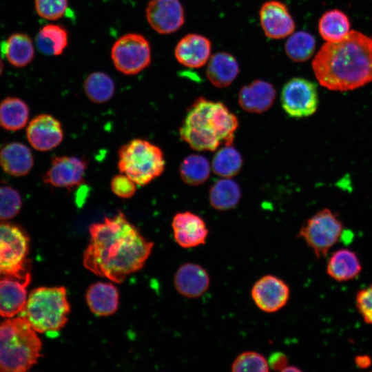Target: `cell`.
Masks as SVG:
<instances>
[{
  "label": "cell",
  "mask_w": 372,
  "mask_h": 372,
  "mask_svg": "<svg viewBox=\"0 0 372 372\" xmlns=\"http://www.w3.org/2000/svg\"><path fill=\"white\" fill-rule=\"evenodd\" d=\"M90 242L83 258L84 267L114 282H122L141 269L154 247L120 211L89 228Z\"/></svg>",
  "instance_id": "1"
},
{
  "label": "cell",
  "mask_w": 372,
  "mask_h": 372,
  "mask_svg": "<svg viewBox=\"0 0 372 372\" xmlns=\"http://www.w3.org/2000/svg\"><path fill=\"white\" fill-rule=\"evenodd\" d=\"M319 83L334 91L353 90L372 81V38L355 30L327 42L312 61Z\"/></svg>",
  "instance_id": "2"
},
{
  "label": "cell",
  "mask_w": 372,
  "mask_h": 372,
  "mask_svg": "<svg viewBox=\"0 0 372 372\" xmlns=\"http://www.w3.org/2000/svg\"><path fill=\"white\" fill-rule=\"evenodd\" d=\"M238 126L236 116L223 103L198 98L180 127V138L198 151H215L224 142L232 145Z\"/></svg>",
  "instance_id": "3"
},
{
  "label": "cell",
  "mask_w": 372,
  "mask_h": 372,
  "mask_svg": "<svg viewBox=\"0 0 372 372\" xmlns=\"http://www.w3.org/2000/svg\"><path fill=\"white\" fill-rule=\"evenodd\" d=\"M41 342L23 316L0 323V371L24 372L41 356Z\"/></svg>",
  "instance_id": "4"
},
{
  "label": "cell",
  "mask_w": 372,
  "mask_h": 372,
  "mask_svg": "<svg viewBox=\"0 0 372 372\" xmlns=\"http://www.w3.org/2000/svg\"><path fill=\"white\" fill-rule=\"evenodd\" d=\"M70 311L63 287H41L30 293L22 315L38 333L59 332L67 323Z\"/></svg>",
  "instance_id": "5"
},
{
  "label": "cell",
  "mask_w": 372,
  "mask_h": 372,
  "mask_svg": "<svg viewBox=\"0 0 372 372\" xmlns=\"http://www.w3.org/2000/svg\"><path fill=\"white\" fill-rule=\"evenodd\" d=\"M165 166L162 150L147 140L133 139L118 150L120 173L130 177L138 186H145L161 176Z\"/></svg>",
  "instance_id": "6"
},
{
  "label": "cell",
  "mask_w": 372,
  "mask_h": 372,
  "mask_svg": "<svg viewBox=\"0 0 372 372\" xmlns=\"http://www.w3.org/2000/svg\"><path fill=\"white\" fill-rule=\"evenodd\" d=\"M30 239L19 225L0 223V279H24L30 273L27 255Z\"/></svg>",
  "instance_id": "7"
},
{
  "label": "cell",
  "mask_w": 372,
  "mask_h": 372,
  "mask_svg": "<svg viewBox=\"0 0 372 372\" xmlns=\"http://www.w3.org/2000/svg\"><path fill=\"white\" fill-rule=\"evenodd\" d=\"M343 224L338 215L324 208L308 218L300 227L298 237L302 238L317 258L327 256L338 242Z\"/></svg>",
  "instance_id": "8"
},
{
  "label": "cell",
  "mask_w": 372,
  "mask_h": 372,
  "mask_svg": "<svg viewBox=\"0 0 372 372\" xmlns=\"http://www.w3.org/2000/svg\"><path fill=\"white\" fill-rule=\"evenodd\" d=\"M110 56L118 72L125 75H134L150 65L151 45L143 35L127 33L114 42Z\"/></svg>",
  "instance_id": "9"
},
{
  "label": "cell",
  "mask_w": 372,
  "mask_h": 372,
  "mask_svg": "<svg viewBox=\"0 0 372 372\" xmlns=\"http://www.w3.org/2000/svg\"><path fill=\"white\" fill-rule=\"evenodd\" d=\"M280 100L285 112L289 116L297 118L312 115L318 106L316 85L300 77L293 78L284 85Z\"/></svg>",
  "instance_id": "10"
},
{
  "label": "cell",
  "mask_w": 372,
  "mask_h": 372,
  "mask_svg": "<svg viewBox=\"0 0 372 372\" xmlns=\"http://www.w3.org/2000/svg\"><path fill=\"white\" fill-rule=\"evenodd\" d=\"M87 169V162L81 158L70 156H55L43 175V181L53 187L74 189L81 185Z\"/></svg>",
  "instance_id": "11"
},
{
  "label": "cell",
  "mask_w": 372,
  "mask_h": 372,
  "mask_svg": "<svg viewBox=\"0 0 372 372\" xmlns=\"http://www.w3.org/2000/svg\"><path fill=\"white\" fill-rule=\"evenodd\" d=\"M145 16L151 28L161 34L176 32L185 22V12L179 0H150Z\"/></svg>",
  "instance_id": "12"
},
{
  "label": "cell",
  "mask_w": 372,
  "mask_h": 372,
  "mask_svg": "<svg viewBox=\"0 0 372 372\" xmlns=\"http://www.w3.org/2000/svg\"><path fill=\"white\" fill-rule=\"evenodd\" d=\"M251 296L255 304L261 311L273 313L287 304L290 289L287 284L280 278L265 275L254 283Z\"/></svg>",
  "instance_id": "13"
},
{
  "label": "cell",
  "mask_w": 372,
  "mask_h": 372,
  "mask_svg": "<svg viewBox=\"0 0 372 372\" xmlns=\"http://www.w3.org/2000/svg\"><path fill=\"white\" fill-rule=\"evenodd\" d=\"M32 147L39 152H47L57 147L63 141L61 123L54 116L43 114L33 118L26 130Z\"/></svg>",
  "instance_id": "14"
},
{
  "label": "cell",
  "mask_w": 372,
  "mask_h": 372,
  "mask_svg": "<svg viewBox=\"0 0 372 372\" xmlns=\"http://www.w3.org/2000/svg\"><path fill=\"white\" fill-rule=\"evenodd\" d=\"M261 27L265 34L279 39L291 35L296 24L287 6L282 2L271 0L262 4L259 11Z\"/></svg>",
  "instance_id": "15"
},
{
  "label": "cell",
  "mask_w": 372,
  "mask_h": 372,
  "mask_svg": "<svg viewBox=\"0 0 372 372\" xmlns=\"http://www.w3.org/2000/svg\"><path fill=\"white\" fill-rule=\"evenodd\" d=\"M172 227L175 241L186 249L204 245L209 234L203 219L191 211L175 214Z\"/></svg>",
  "instance_id": "16"
},
{
  "label": "cell",
  "mask_w": 372,
  "mask_h": 372,
  "mask_svg": "<svg viewBox=\"0 0 372 372\" xmlns=\"http://www.w3.org/2000/svg\"><path fill=\"white\" fill-rule=\"evenodd\" d=\"M174 287L182 296L196 298L203 295L210 285V278L202 266L193 262L182 265L176 271Z\"/></svg>",
  "instance_id": "17"
},
{
  "label": "cell",
  "mask_w": 372,
  "mask_h": 372,
  "mask_svg": "<svg viewBox=\"0 0 372 372\" xmlns=\"http://www.w3.org/2000/svg\"><path fill=\"white\" fill-rule=\"evenodd\" d=\"M211 48V42L207 37L198 34H188L177 43L174 56L181 65L198 68L209 61Z\"/></svg>",
  "instance_id": "18"
},
{
  "label": "cell",
  "mask_w": 372,
  "mask_h": 372,
  "mask_svg": "<svg viewBox=\"0 0 372 372\" xmlns=\"http://www.w3.org/2000/svg\"><path fill=\"white\" fill-rule=\"evenodd\" d=\"M31 275L24 279H0V316L12 318L23 310L27 302V287Z\"/></svg>",
  "instance_id": "19"
},
{
  "label": "cell",
  "mask_w": 372,
  "mask_h": 372,
  "mask_svg": "<svg viewBox=\"0 0 372 372\" xmlns=\"http://www.w3.org/2000/svg\"><path fill=\"white\" fill-rule=\"evenodd\" d=\"M276 96V92L272 84L256 79L240 89L238 103L247 112L261 114L272 106Z\"/></svg>",
  "instance_id": "20"
},
{
  "label": "cell",
  "mask_w": 372,
  "mask_h": 372,
  "mask_svg": "<svg viewBox=\"0 0 372 372\" xmlns=\"http://www.w3.org/2000/svg\"><path fill=\"white\" fill-rule=\"evenodd\" d=\"M85 298L90 309L96 316H110L118 309L119 293L112 283L98 282L91 285Z\"/></svg>",
  "instance_id": "21"
},
{
  "label": "cell",
  "mask_w": 372,
  "mask_h": 372,
  "mask_svg": "<svg viewBox=\"0 0 372 372\" xmlns=\"http://www.w3.org/2000/svg\"><path fill=\"white\" fill-rule=\"evenodd\" d=\"M33 164L32 152L23 143H10L0 151V165L3 170L11 176L27 175L32 169Z\"/></svg>",
  "instance_id": "22"
},
{
  "label": "cell",
  "mask_w": 372,
  "mask_h": 372,
  "mask_svg": "<svg viewBox=\"0 0 372 372\" xmlns=\"http://www.w3.org/2000/svg\"><path fill=\"white\" fill-rule=\"evenodd\" d=\"M362 264L358 255L348 249H339L332 254L327 264V273L338 282L355 279L362 271Z\"/></svg>",
  "instance_id": "23"
},
{
  "label": "cell",
  "mask_w": 372,
  "mask_h": 372,
  "mask_svg": "<svg viewBox=\"0 0 372 372\" xmlns=\"http://www.w3.org/2000/svg\"><path fill=\"white\" fill-rule=\"evenodd\" d=\"M239 65L234 56L220 52L213 54L208 61L207 76L217 87H226L236 79Z\"/></svg>",
  "instance_id": "24"
},
{
  "label": "cell",
  "mask_w": 372,
  "mask_h": 372,
  "mask_svg": "<svg viewBox=\"0 0 372 372\" xmlns=\"http://www.w3.org/2000/svg\"><path fill=\"white\" fill-rule=\"evenodd\" d=\"M2 55L13 66L23 68L34 56V44L30 37L21 32L12 34L0 46Z\"/></svg>",
  "instance_id": "25"
},
{
  "label": "cell",
  "mask_w": 372,
  "mask_h": 372,
  "mask_svg": "<svg viewBox=\"0 0 372 372\" xmlns=\"http://www.w3.org/2000/svg\"><path fill=\"white\" fill-rule=\"evenodd\" d=\"M29 107L17 97L8 96L0 103V126L8 131H17L27 124Z\"/></svg>",
  "instance_id": "26"
},
{
  "label": "cell",
  "mask_w": 372,
  "mask_h": 372,
  "mask_svg": "<svg viewBox=\"0 0 372 372\" xmlns=\"http://www.w3.org/2000/svg\"><path fill=\"white\" fill-rule=\"evenodd\" d=\"M36 43L39 50L45 55H61L68 46V32L61 25H45L39 31Z\"/></svg>",
  "instance_id": "27"
},
{
  "label": "cell",
  "mask_w": 372,
  "mask_h": 372,
  "mask_svg": "<svg viewBox=\"0 0 372 372\" xmlns=\"http://www.w3.org/2000/svg\"><path fill=\"white\" fill-rule=\"evenodd\" d=\"M351 23L347 14L333 9L324 12L318 22L320 36L327 42H335L342 39L351 31Z\"/></svg>",
  "instance_id": "28"
},
{
  "label": "cell",
  "mask_w": 372,
  "mask_h": 372,
  "mask_svg": "<svg viewBox=\"0 0 372 372\" xmlns=\"http://www.w3.org/2000/svg\"><path fill=\"white\" fill-rule=\"evenodd\" d=\"M241 196L239 185L229 178L217 180L210 188L209 200L216 209L226 211L235 207Z\"/></svg>",
  "instance_id": "29"
},
{
  "label": "cell",
  "mask_w": 372,
  "mask_h": 372,
  "mask_svg": "<svg viewBox=\"0 0 372 372\" xmlns=\"http://www.w3.org/2000/svg\"><path fill=\"white\" fill-rule=\"evenodd\" d=\"M83 87L87 98L96 103L108 101L115 91V84L112 78L100 71L88 74L84 81Z\"/></svg>",
  "instance_id": "30"
},
{
  "label": "cell",
  "mask_w": 372,
  "mask_h": 372,
  "mask_svg": "<svg viewBox=\"0 0 372 372\" xmlns=\"http://www.w3.org/2000/svg\"><path fill=\"white\" fill-rule=\"evenodd\" d=\"M182 180L189 185L204 183L210 174V166L207 159L200 154H191L182 161L179 168Z\"/></svg>",
  "instance_id": "31"
},
{
  "label": "cell",
  "mask_w": 372,
  "mask_h": 372,
  "mask_svg": "<svg viewBox=\"0 0 372 372\" xmlns=\"http://www.w3.org/2000/svg\"><path fill=\"white\" fill-rule=\"evenodd\" d=\"M242 165L239 152L231 145L219 149L212 160V170L218 176L231 178L238 174Z\"/></svg>",
  "instance_id": "32"
},
{
  "label": "cell",
  "mask_w": 372,
  "mask_h": 372,
  "mask_svg": "<svg viewBox=\"0 0 372 372\" xmlns=\"http://www.w3.org/2000/svg\"><path fill=\"white\" fill-rule=\"evenodd\" d=\"M315 49V38L305 31L292 33L285 45L287 55L296 62H303L309 59Z\"/></svg>",
  "instance_id": "33"
},
{
  "label": "cell",
  "mask_w": 372,
  "mask_h": 372,
  "mask_svg": "<svg viewBox=\"0 0 372 372\" xmlns=\"http://www.w3.org/2000/svg\"><path fill=\"white\" fill-rule=\"evenodd\" d=\"M231 371L267 372L269 371L267 360L255 351H244L239 354L231 364Z\"/></svg>",
  "instance_id": "34"
},
{
  "label": "cell",
  "mask_w": 372,
  "mask_h": 372,
  "mask_svg": "<svg viewBox=\"0 0 372 372\" xmlns=\"http://www.w3.org/2000/svg\"><path fill=\"white\" fill-rule=\"evenodd\" d=\"M22 207L20 194L9 186H0V220L15 217Z\"/></svg>",
  "instance_id": "35"
},
{
  "label": "cell",
  "mask_w": 372,
  "mask_h": 372,
  "mask_svg": "<svg viewBox=\"0 0 372 372\" xmlns=\"http://www.w3.org/2000/svg\"><path fill=\"white\" fill-rule=\"evenodd\" d=\"M68 8V0H34L37 14L46 20L61 18Z\"/></svg>",
  "instance_id": "36"
},
{
  "label": "cell",
  "mask_w": 372,
  "mask_h": 372,
  "mask_svg": "<svg viewBox=\"0 0 372 372\" xmlns=\"http://www.w3.org/2000/svg\"><path fill=\"white\" fill-rule=\"evenodd\" d=\"M355 306L364 321L372 325V284L358 291Z\"/></svg>",
  "instance_id": "37"
},
{
  "label": "cell",
  "mask_w": 372,
  "mask_h": 372,
  "mask_svg": "<svg viewBox=\"0 0 372 372\" xmlns=\"http://www.w3.org/2000/svg\"><path fill=\"white\" fill-rule=\"evenodd\" d=\"M136 185L130 177L122 173L115 176L110 183L112 192L122 198L132 197L136 192Z\"/></svg>",
  "instance_id": "38"
},
{
  "label": "cell",
  "mask_w": 372,
  "mask_h": 372,
  "mask_svg": "<svg viewBox=\"0 0 372 372\" xmlns=\"http://www.w3.org/2000/svg\"><path fill=\"white\" fill-rule=\"evenodd\" d=\"M269 367L274 371H282L289 365L287 355L281 352H276L271 355L268 360Z\"/></svg>",
  "instance_id": "39"
},
{
  "label": "cell",
  "mask_w": 372,
  "mask_h": 372,
  "mask_svg": "<svg viewBox=\"0 0 372 372\" xmlns=\"http://www.w3.org/2000/svg\"><path fill=\"white\" fill-rule=\"evenodd\" d=\"M355 364L360 369H366L371 366V359L368 355H358L355 360Z\"/></svg>",
  "instance_id": "40"
},
{
  "label": "cell",
  "mask_w": 372,
  "mask_h": 372,
  "mask_svg": "<svg viewBox=\"0 0 372 372\" xmlns=\"http://www.w3.org/2000/svg\"><path fill=\"white\" fill-rule=\"evenodd\" d=\"M300 369L293 366H287L283 371H300Z\"/></svg>",
  "instance_id": "41"
},
{
  "label": "cell",
  "mask_w": 372,
  "mask_h": 372,
  "mask_svg": "<svg viewBox=\"0 0 372 372\" xmlns=\"http://www.w3.org/2000/svg\"><path fill=\"white\" fill-rule=\"evenodd\" d=\"M3 61H2V60H1V59L0 57V76L3 73Z\"/></svg>",
  "instance_id": "42"
}]
</instances>
